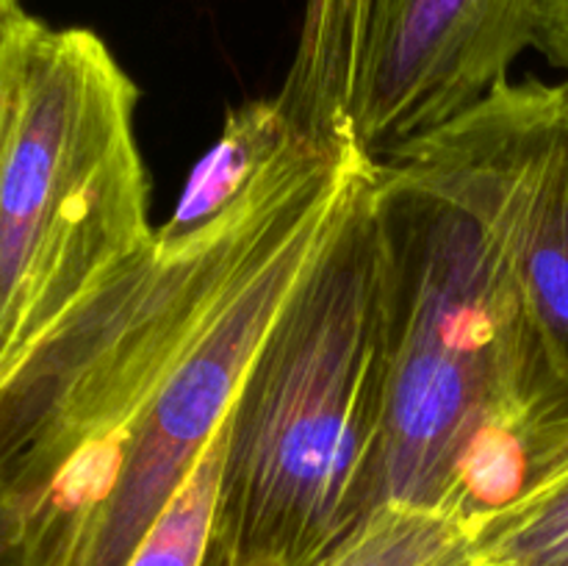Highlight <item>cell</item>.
Returning a JSON list of instances; mask_svg holds the SVG:
<instances>
[{
	"label": "cell",
	"mask_w": 568,
	"mask_h": 566,
	"mask_svg": "<svg viewBox=\"0 0 568 566\" xmlns=\"http://www.w3.org/2000/svg\"><path fill=\"white\" fill-rule=\"evenodd\" d=\"M464 547L469 538L447 516L388 503L320 566H442Z\"/></svg>",
	"instance_id": "9"
},
{
	"label": "cell",
	"mask_w": 568,
	"mask_h": 566,
	"mask_svg": "<svg viewBox=\"0 0 568 566\" xmlns=\"http://www.w3.org/2000/svg\"><path fill=\"white\" fill-rule=\"evenodd\" d=\"M375 166L261 338L227 414L211 566H320L383 508Z\"/></svg>",
	"instance_id": "3"
},
{
	"label": "cell",
	"mask_w": 568,
	"mask_h": 566,
	"mask_svg": "<svg viewBox=\"0 0 568 566\" xmlns=\"http://www.w3.org/2000/svg\"><path fill=\"white\" fill-rule=\"evenodd\" d=\"M37 22V17L22 9V3L0 9V155H3L6 137H9L26 50Z\"/></svg>",
	"instance_id": "13"
},
{
	"label": "cell",
	"mask_w": 568,
	"mask_h": 566,
	"mask_svg": "<svg viewBox=\"0 0 568 566\" xmlns=\"http://www.w3.org/2000/svg\"><path fill=\"white\" fill-rule=\"evenodd\" d=\"M297 142L197 239L148 247L0 386L9 566H128L366 166Z\"/></svg>",
	"instance_id": "1"
},
{
	"label": "cell",
	"mask_w": 568,
	"mask_h": 566,
	"mask_svg": "<svg viewBox=\"0 0 568 566\" xmlns=\"http://www.w3.org/2000/svg\"><path fill=\"white\" fill-rule=\"evenodd\" d=\"M231 414V411H227ZM227 416L200 453L197 464L142 538L128 566H211L214 564V508L220 492Z\"/></svg>",
	"instance_id": "8"
},
{
	"label": "cell",
	"mask_w": 568,
	"mask_h": 566,
	"mask_svg": "<svg viewBox=\"0 0 568 566\" xmlns=\"http://www.w3.org/2000/svg\"><path fill=\"white\" fill-rule=\"evenodd\" d=\"M568 472V366L505 403L471 436L438 514L466 533L519 508Z\"/></svg>",
	"instance_id": "6"
},
{
	"label": "cell",
	"mask_w": 568,
	"mask_h": 566,
	"mask_svg": "<svg viewBox=\"0 0 568 566\" xmlns=\"http://www.w3.org/2000/svg\"><path fill=\"white\" fill-rule=\"evenodd\" d=\"M14 3H22V0H0V9H3V6H14Z\"/></svg>",
	"instance_id": "17"
},
{
	"label": "cell",
	"mask_w": 568,
	"mask_h": 566,
	"mask_svg": "<svg viewBox=\"0 0 568 566\" xmlns=\"http://www.w3.org/2000/svg\"><path fill=\"white\" fill-rule=\"evenodd\" d=\"M532 48L549 64L568 72V0H536V39Z\"/></svg>",
	"instance_id": "14"
},
{
	"label": "cell",
	"mask_w": 568,
	"mask_h": 566,
	"mask_svg": "<svg viewBox=\"0 0 568 566\" xmlns=\"http://www.w3.org/2000/svg\"><path fill=\"white\" fill-rule=\"evenodd\" d=\"M568 170V109L499 92L377 161L386 438L383 505L442 508L471 436L568 366L521 283L544 205Z\"/></svg>",
	"instance_id": "2"
},
{
	"label": "cell",
	"mask_w": 568,
	"mask_h": 566,
	"mask_svg": "<svg viewBox=\"0 0 568 566\" xmlns=\"http://www.w3.org/2000/svg\"><path fill=\"white\" fill-rule=\"evenodd\" d=\"M442 566H486V564H483V560L471 553V547H464L458 555H453V558Z\"/></svg>",
	"instance_id": "16"
},
{
	"label": "cell",
	"mask_w": 568,
	"mask_h": 566,
	"mask_svg": "<svg viewBox=\"0 0 568 566\" xmlns=\"http://www.w3.org/2000/svg\"><path fill=\"white\" fill-rule=\"evenodd\" d=\"M297 139L275 98L227 109L220 139L197 161L170 220L153 231V242L178 250L214 228Z\"/></svg>",
	"instance_id": "7"
},
{
	"label": "cell",
	"mask_w": 568,
	"mask_h": 566,
	"mask_svg": "<svg viewBox=\"0 0 568 566\" xmlns=\"http://www.w3.org/2000/svg\"><path fill=\"white\" fill-rule=\"evenodd\" d=\"M521 283L544 336L568 364V172L538 216Z\"/></svg>",
	"instance_id": "11"
},
{
	"label": "cell",
	"mask_w": 568,
	"mask_h": 566,
	"mask_svg": "<svg viewBox=\"0 0 568 566\" xmlns=\"http://www.w3.org/2000/svg\"><path fill=\"white\" fill-rule=\"evenodd\" d=\"M136 103L98 33L37 22L0 155V386L153 239Z\"/></svg>",
	"instance_id": "4"
},
{
	"label": "cell",
	"mask_w": 568,
	"mask_h": 566,
	"mask_svg": "<svg viewBox=\"0 0 568 566\" xmlns=\"http://www.w3.org/2000/svg\"><path fill=\"white\" fill-rule=\"evenodd\" d=\"M366 0H308L292 70L308 81H336L358 48Z\"/></svg>",
	"instance_id": "12"
},
{
	"label": "cell",
	"mask_w": 568,
	"mask_h": 566,
	"mask_svg": "<svg viewBox=\"0 0 568 566\" xmlns=\"http://www.w3.org/2000/svg\"><path fill=\"white\" fill-rule=\"evenodd\" d=\"M536 39V0H366L344 139L372 161L508 81Z\"/></svg>",
	"instance_id": "5"
},
{
	"label": "cell",
	"mask_w": 568,
	"mask_h": 566,
	"mask_svg": "<svg viewBox=\"0 0 568 566\" xmlns=\"http://www.w3.org/2000/svg\"><path fill=\"white\" fill-rule=\"evenodd\" d=\"M486 566H568V472L469 536Z\"/></svg>",
	"instance_id": "10"
},
{
	"label": "cell",
	"mask_w": 568,
	"mask_h": 566,
	"mask_svg": "<svg viewBox=\"0 0 568 566\" xmlns=\"http://www.w3.org/2000/svg\"><path fill=\"white\" fill-rule=\"evenodd\" d=\"M14 547H17V514L9 494H6L3 483H0V566L11 564Z\"/></svg>",
	"instance_id": "15"
}]
</instances>
